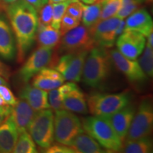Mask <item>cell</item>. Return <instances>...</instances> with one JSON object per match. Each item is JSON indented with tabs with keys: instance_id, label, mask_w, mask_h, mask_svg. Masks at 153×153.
I'll return each mask as SVG.
<instances>
[{
	"instance_id": "6da1fadb",
	"label": "cell",
	"mask_w": 153,
	"mask_h": 153,
	"mask_svg": "<svg viewBox=\"0 0 153 153\" xmlns=\"http://www.w3.org/2000/svg\"><path fill=\"white\" fill-rule=\"evenodd\" d=\"M6 12L16 41L17 60L22 62L36 40L38 11L25 0H16L6 6Z\"/></svg>"
},
{
	"instance_id": "7a4b0ae2",
	"label": "cell",
	"mask_w": 153,
	"mask_h": 153,
	"mask_svg": "<svg viewBox=\"0 0 153 153\" xmlns=\"http://www.w3.org/2000/svg\"><path fill=\"white\" fill-rule=\"evenodd\" d=\"M113 65L109 51L106 48L95 45L86 57L82 79L87 86L100 87L110 76Z\"/></svg>"
},
{
	"instance_id": "3957f363",
	"label": "cell",
	"mask_w": 153,
	"mask_h": 153,
	"mask_svg": "<svg viewBox=\"0 0 153 153\" xmlns=\"http://www.w3.org/2000/svg\"><path fill=\"white\" fill-rule=\"evenodd\" d=\"M82 128L104 148L111 152H119L122 140L111 125L108 118L93 116L83 118Z\"/></svg>"
},
{
	"instance_id": "277c9868",
	"label": "cell",
	"mask_w": 153,
	"mask_h": 153,
	"mask_svg": "<svg viewBox=\"0 0 153 153\" xmlns=\"http://www.w3.org/2000/svg\"><path fill=\"white\" fill-rule=\"evenodd\" d=\"M88 110L94 116L108 118L131 103L128 91L118 94L92 93L87 99Z\"/></svg>"
},
{
	"instance_id": "5b68a950",
	"label": "cell",
	"mask_w": 153,
	"mask_h": 153,
	"mask_svg": "<svg viewBox=\"0 0 153 153\" xmlns=\"http://www.w3.org/2000/svg\"><path fill=\"white\" fill-rule=\"evenodd\" d=\"M32 139L42 149L48 148L54 142V114L51 108L36 111L28 128Z\"/></svg>"
},
{
	"instance_id": "8992f818",
	"label": "cell",
	"mask_w": 153,
	"mask_h": 153,
	"mask_svg": "<svg viewBox=\"0 0 153 153\" xmlns=\"http://www.w3.org/2000/svg\"><path fill=\"white\" fill-rule=\"evenodd\" d=\"M83 131L81 120L73 113L66 109L55 111L54 140L57 143L69 146L72 140Z\"/></svg>"
},
{
	"instance_id": "52a82bcc",
	"label": "cell",
	"mask_w": 153,
	"mask_h": 153,
	"mask_svg": "<svg viewBox=\"0 0 153 153\" xmlns=\"http://www.w3.org/2000/svg\"><path fill=\"white\" fill-rule=\"evenodd\" d=\"M153 127V107L150 97L141 101L132 120L126 137V140H135L149 136Z\"/></svg>"
},
{
	"instance_id": "ba28073f",
	"label": "cell",
	"mask_w": 153,
	"mask_h": 153,
	"mask_svg": "<svg viewBox=\"0 0 153 153\" xmlns=\"http://www.w3.org/2000/svg\"><path fill=\"white\" fill-rule=\"evenodd\" d=\"M88 53V51L65 53L59 59L55 69L62 74L65 81L79 82Z\"/></svg>"
},
{
	"instance_id": "9c48e42d",
	"label": "cell",
	"mask_w": 153,
	"mask_h": 153,
	"mask_svg": "<svg viewBox=\"0 0 153 153\" xmlns=\"http://www.w3.org/2000/svg\"><path fill=\"white\" fill-rule=\"evenodd\" d=\"M62 36L60 48L61 51L65 53L89 51L95 46L90 31L83 25L79 24Z\"/></svg>"
},
{
	"instance_id": "30bf717a",
	"label": "cell",
	"mask_w": 153,
	"mask_h": 153,
	"mask_svg": "<svg viewBox=\"0 0 153 153\" xmlns=\"http://www.w3.org/2000/svg\"><path fill=\"white\" fill-rule=\"evenodd\" d=\"M52 57L53 49L38 47L19 70V79L24 83H28L42 69L47 67L52 60Z\"/></svg>"
},
{
	"instance_id": "8fae6325",
	"label": "cell",
	"mask_w": 153,
	"mask_h": 153,
	"mask_svg": "<svg viewBox=\"0 0 153 153\" xmlns=\"http://www.w3.org/2000/svg\"><path fill=\"white\" fill-rule=\"evenodd\" d=\"M121 19L117 16L99 20L89 31L95 45L109 48L116 43V29Z\"/></svg>"
},
{
	"instance_id": "7c38bea8",
	"label": "cell",
	"mask_w": 153,
	"mask_h": 153,
	"mask_svg": "<svg viewBox=\"0 0 153 153\" xmlns=\"http://www.w3.org/2000/svg\"><path fill=\"white\" fill-rule=\"evenodd\" d=\"M146 44V38L133 30H124L116 41L117 51L131 60H137L142 54Z\"/></svg>"
},
{
	"instance_id": "4fadbf2b",
	"label": "cell",
	"mask_w": 153,
	"mask_h": 153,
	"mask_svg": "<svg viewBox=\"0 0 153 153\" xmlns=\"http://www.w3.org/2000/svg\"><path fill=\"white\" fill-rule=\"evenodd\" d=\"M109 53L114 65L126 76L129 82L139 85L147 81L148 76L136 60L128 58L115 49L111 50Z\"/></svg>"
},
{
	"instance_id": "5bb4252c",
	"label": "cell",
	"mask_w": 153,
	"mask_h": 153,
	"mask_svg": "<svg viewBox=\"0 0 153 153\" xmlns=\"http://www.w3.org/2000/svg\"><path fill=\"white\" fill-rule=\"evenodd\" d=\"M16 55V41L7 16L0 7V58L12 60Z\"/></svg>"
},
{
	"instance_id": "9a60e30c",
	"label": "cell",
	"mask_w": 153,
	"mask_h": 153,
	"mask_svg": "<svg viewBox=\"0 0 153 153\" xmlns=\"http://www.w3.org/2000/svg\"><path fill=\"white\" fill-rule=\"evenodd\" d=\"M124 30H133L143 34L145 38L152 33L153 22L148 11L145 9H137L127 17Z\"/></svg>"
},
{
	"instance_id": "2e32d148",
	"label": "cell",
	"mask_w": 153,
	"mask_h": 153,
	"mask_svg": "<svg viewBox=\"0 0 153 153\" xmlns=\"http://www.w3.org/2000/svg\"><path fill=\"white\" fill-rule=\"evenodd\" d=\"M135 111V106L130 103L108 118L113 128L121 140L126 138Z\"/></svg>"
},
{
	"instance_id": "e0dca14e",
	"label": "cell",
	"mask_w": 153,
	"mask_h": 153,
	"mask_svg": "<svg viewBox=\"0 0 153 153\" xmlns=\"http://www.w3.org/2000/svg\"><path fill=\"white\" fill-rule=\"evenodd\" d=\"M19 97L24 99L36 111L50 108L48 99V91L26 85L21 89Z\"/></svg>"
},
{
	"instance_id": "ac0fdd59",
	"label": "cell",
	"mask_w": 153,
	"mask_h": 153,
	"mask_svg": "<svg viewBox=\"0 0 153 153\" xmlns=\"http://www.w3.org/2000/svg\"><path fill=\"white\" fill-rule=\"evenodd\" d=\"M18 137V130L10 114L0 124V152H12Z\"/></svg>"
},
{
	"instance_id": "d6986e66",
	"label": "cell",
	"mask_w": 153,
	"mask_h": 153,
	"mask_svg": "<svg viewBox=\"0 0 153 153\" xmlns=\"http://www.w3.org/2000/svg\"><path fill=\"white\" fill-rule=\"evenodd\" d=\"M36 114L31 106L24 99L17 100V102L11 107V116L16 124L19 133L28 131L30 123Z\"/></svg>"
},
{
	"instance_id": "ffe728a7",
	"label": "cell",
	"mask_w": 153,
	"mask_h": 153,
	"mask_svg": "<svg viewBox=\"0 0 153 153\" xmlns=\"http://www.w3.org/2000/svg\"><path fill=\"white\" fill-rule=\"evenodd\" d=\"M65 81L62 74L55 69L44 68L33 77L32 85L50 91L60 87Z\"/></svg>"
},
{
	"instance_id": "44dd1931",
	"label": "cell",
	"mask_w": 153,
	"mask_h": 153,
	"mask_svg": "<svg viewBox=\"0 0 153 153\" xmlns=\"http://www.w3.org/2000/svg\"><path fill=\"white\" fill-rule=\"evenodd\" d=\"M63 107L64 109L77 114H87L89 112L86 96L77 86L64 95Z\"/></svg>"
},
{
	"instance_id": "7402d4cb",
	"label": "cell",
	"mask_w": 153,
	"mask_h": 153,
	"mask_svg": "<svg viewBox=\"0 0 153 153\" xmlns=\"http://www.w3.org/2000/svg\"><path fill=\"white\" fill-rule=\"evenodd\" d=\"M61 36L60 30L53 28L51 25L38 24L36 40L39 47L53 49L60 43Z\"/></svg>"
},
{
	"instance_id": "603a6c76",
	"label": "cell",
	"mask_w": 153,
	"mask_h": 153,
	"mask_svg": "<svg viewBox=\"0 0 153 153\" xmlns=\"http://www.w3.org/2000/svg\"><path fill=\"white\" fill-rule=\"evenodd\" d=\"M72 148L78 153H102L106 152L92 137L85 132L78 134L70 143Z\"/></svg>"
},
{
	"instance_id": "cb8c5ba5",
	"label": "cell",
	"mask_w": 153,
	"mask_h": 153,
	"mask_svg": "<svg viewBox=\"0 0 153 153\" xmlns=\"http://www.w3.org/2000/svg\"><path fill=\"white\" fill-rule=\"evenodd\" d=\"M120 152L126 153H150L152 152L153 144L149 136L135 140H126L122 145Z\"/></svg>"
},
{
	"instance_id": "d4e9b609",
	"label": "cell",
	"mask_w": 153,
	"mask_h": 153,
	"mask_svg": "<svg viewBox=\"0 0 153 153\" xmlns=\"http://www.w3.org/2000/svg\"><path fill=\"white\" fill-rule=\"evenodd\" d=\"M82 15L81 21L82 24L88 29H90L100 20L101 3V0L92 4L82 3Z\"/></svg>"
},
{
	"instance_id": "484cf974",
	"label": "cell",
	"mask_w": 153,
	"mask_h": 153,
	"mask_svg": "<svg viewBox=\"0 0 153 153\" xmlns=\"http://www.w3.org/2000/svg\"><path fill=\"white\" fill-rule=\"evenodd\" d=\"M36 145L28 131L19 133V137L12 152L14 153H36Z\"/></svg>"
},
{
	"instance_id": "4316f807",
	"label": "cell",
	"mask_w": 153,
	"mask_h": 153,
	"mask_svg": "<svg viewBox=\"0 0 153 153\" xmlns=\"http://www.w3.org/2000/svg\"><path fill=\"white\" fill-rule=\"evenodd\" d=\"M153 47L145 44L143 55L140 57L138 63L143 72L148 76H153Z\"/></svg>"
},
{
	"instance_id": "83f0119b",
	"label": "cell",
	"mask_w": 153,
	"mask_h": 153,
	"mask_svg": "<svg viewBox=\"0 0 153 153\" xmlns=\"http://www.w3.org/2000/svg\"><path fill=\"white\" fill-rule=\"evenodd\" d=\"M100 20L115 16L121 7L122 0H101Z\"/></svg>"
},
{
	"instance_id": "f1b7e54d",
	"label": "cell",
	"mask_w": 153,
	"mask_h": 153,
	"mask_svg": "<svg viewBox=\"0 0 153 153\" xmlns=\"http://www.w3.org/2000/svg\"><path fill=\"white\" fill-rule=\"evenodd\" d=\"M146 0H122L121 7L116 14V16L120 19H125L132 13L139 8L141 4Z\"/></svg>"
},
{
	"instance_id": "f546056e",
	"label": "cell",
	"mask_w": 153,
	"mask_h": 153,
	"mask_svg": "<svg viewBox=\"0 0 153 153\" xmlns=\"http://www.w3.org/2000/svg\"><path fill=\"white\" fill-rule=\"evenodd\" d=\"M72 0H68V1H62V2L54 3L53 4V18L52 22H51V26L53 28L59 29L60 28V25L61 19L62 16L65 14L67 7L69 4H70Z\"/></svg>"
},
{
	"instance_id": "4dcf8cb0",
	"label": "cell",
	"mask_w": 153,
	"mask_h": 153,
	"mask_svg": "<svg viewBox=\"0 0 153 153\" xmlns=\"http://www.w3.org/2000/svg\"><path fill=\"white\" fill-rule=\"evenodd\" d=\"M63 97L64 94L60 89V87L48 91V99L50 108L55 112L64 109Z\"/></svg>"
},
{
	"instance_id": "1f68e13d",
	"label": "cell",
	"mask_w": 153,
	"mask_h": 153,
	"mask_svg": "<svg viewBox=\"0 0 153 153\" xmlns=\"http://www.w3.org/2000/svg\"><path fill=\"white\" fill-rule=\"evenodd\" d=\"M79 24L80 21L77 20V19L70 16V15H68L65 13L64 14V16H62V19H61L60 28H59L61 36H63L67 32L70 31V30L76 28Z\"/></svg>"
},
{
	"instance_id": "d6a6232c",
	"label": "cell",
	"mask_w": 153,
	"mask_h": 153,
	"mask_svg": "<svg viewBox=\"0 0 153 153\" xmlns=\"http://www.w3.org/2000/svg\"><path fill=\"white\" fill-rule=\"evenodd\" d=\"M38 16V24L51 25L53 18V4L48 2L40 9Z\"/></svg>"
},
{
	"instance_id": "836d02e7",
	"label": "cell",
	"mask_w": 153,
	"mask_h": 153,
	"mask_svg": "<svg viewBox=\"0 0 153 153\" xmlns=\"http://www.w3.org/2000/svg\"><path fill=\"white\" fill-rule=\"evenodd\" d=\"M65 13L81 22L82 15V6L81 1H79V0H72L67 7Z\"/></svg>"
},
{
	"instance_id": "e575fe53",
	"label": "cell",
	"mask_w": 153,
	"mask_h": 153,
	"mask_svg": "<svg viewBox=\"0 0 153 153\" xmlns=\"http://www.w3.org/2000/svg\"><path fill=\"white\" fill-rule=\"evenodd\" d=\"M0 95L9 106H14L18 100L7 85H0Z\"/></svg>"
},
{
	"instance_id": "d590c367",
	"label": "cell",
	"mask_w": 153,
	"mask_h": 153,
	"mask_svg": "<svg viewBox=\"0 0 153 153\" xmlns=\"http://www.w3.org/2000/svg\"><path fill=\"white\" fill-rule=\"evenodd\" d=\"M48 153H76L72 148L68 147V145L63 144L52 145L46 149Z\"/></svg>"
},
{
	"instance_id": "8d00e7d4",
	"label": "cell",
	"mask_w": 153,
	"mask_h": 153,
	"mask_svg": "<svg viewBox=\"0 0 153 153\" xmlns=\"http://www.w3.org/2000/svg\"><path fill=\"white\" fill-rule=\"evenodd\" d=\"M11 113V106L5 105V106H0V124L6 119L7 116H9Z\"/></svg>"
},
{
	"instance_id": "74e56055",
	"label": "cell",
	"mask_w": 153,
	"mask_h": 153,
	"mask_svg": "<svg viewBox=\"0 0 153 153\" xmlns=\"http://www.w3.org/2000/svg\"><path fill=\"white\" fill-rule=\"evenodd\" d=\"M25 1L30 4L31 6H33L37 11H39L42 8V7L45 4L43 0H25Z\"/></svg>"
},
{
	"instance_id": "f35d334b",
	"label": "cell",
	"mask_w": 153,
	"mask_h": 153,
	"mask_svg": "<svg viewBox=\"0 0 153 153\" xmlns=\"http://www.w3.org/2000/svg\"><path fill=\"white\" fill-rule=\"evenodd\" d=\"M0 75L5 78H8L10 75L9 68L1 61H0Z\"/></svg>"
},
{
	"instance_id": "ab89813d",
	"label": "cell",
	"mask_w": 153,
	"mask_h": 153,
	"mask_svg": "<svg viewBox=\"0 0 153 153\" xmlns=\"http://www.w3.org/2000/svg\"><path fill=\"white\" fill-rule=\"evenodd\" d=\"M79 1L85 4H92L97 2L99 0H79Z\"/></svg>"
},
{
	"instance_id": "60d3db41",
	"label": "cell",
	"mask_w": 153,
	"mask_h": 153,
	"mask_svg": "<svg viewBox=\"0 0 153 153\" xmlns=\"http://www.w3.org/2000/svg\"><path fill=\"white\" fill-rule=\"evenodd\" d=\"M0 85H7V80L4 79V77L0 75Z\"/></svg>"
},
{
	"instance_id": "b9f144b4",
	"label": "cell",
	"mask_w": 153,
	"mask_h": 153,
	"mask_svg": "<svg viewBox=\"0 0 153 153\" xmlns=\"http://www.w3.org/2000/svg\"><path fill=\"white\" fill-rule=\"evenodd\" d=\"M68 1V0H48V2L51 4H54V3H59V2H62V1Z\"/></svg>"
},
{
	"instance_id": "7bdbcfd3",
	"label": "cell",
	"mask_w": 153,
	"mask_h": 153,
	"mask_svg": "<svg viewBox=\"0 0 153 153\" xmlns=\"http://www.w3.org/2000/svg\"><path fill=\"white\" fill-rule=\"evenodd\" d=\"M1 1H2V2L4 4H5L6 5H7V4H9L14 2V1H16V0H1Z\"/></svg>"
},
{
	"instance_id": "ee69618b",
	"label": "cell",
	"mask_w": 153,
	"mask_h": 153,
	"mask_svg": "<svg viewBox=\"0 0 153 153\" xmlns=\"http://www.w3.org/2000/svg\"><path fill=\"white\" fill-rule=\"evenodd\" d=\"M5 105H7L5 101L4 100V99L1 97V96L0 95V106H5Z\"/></svg>"
},
{
	"instance_id": "f6af8a7d",
	"label": "cell",
	"mask_w": 153,
	"mask_h": 153,
	"mask_svg": "<svg viewBox=\"0 0 153 153\" xmlns=\"http://www.w3.org/2000/svg\"><path fill=\"white\" fill-rule=\"evenodd\" d=\"M0 7H1V8H2V7H3L2 4H1V0H0Z\"/></svg>"
},
{
	"instance_id": "bcb514c9",
	"label": "cell",
	"mask_w": 153,
	"mask_h": 153,
	"mask_svg": "<svg viewBox=\"0 0 153 153\" xmlns=\"http://www.w3.org/2000/svg\"><path fill=\"white\" fill-rule=\"evenodd\" d=\"M44 1V2H45V4H47L48 2V0H43Z\"/></svg>"
},
{
	"instance_id": "7dc6e473",
	"label": "cell",
	"mask_w": 153,
	"mask_h": 153,
	"mask_svg": "<svg viewBox=\"0 0 153 153\" xmlns=\"http://www.w3.org/2000/svg\"><path fill=\"white\" fill-rule=\"evenodd\" d=\"M146 1H152V0H146Z\"/></svg>"
}]
</instances>
